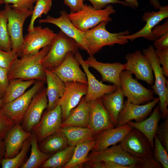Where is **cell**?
Here are the masks:
<instances>
[{"label":"cell","mask_w":168,"mask_h":168,"mask_svg":"<svg viewBox=\"0 0 168 168\" xmlns=\"http://www.w3.org/2000/svg\"><path fill=\"white\" fill-rule=\"evenodd\" d=\"M126 70L135 75L136 78L145 82L149 85L154 83L153 71L148 60L140 51L128 54L125 57Z\"/></svg>","instance_id":"14"},{"label":"cell","mask_w":168,"mask_h":168,"mask_svg":"<svg viewBox=\"0 0 168 168\" xmlns=\"http://www.w3.org/2000/svg\"><path fill=\"white\" fill-rule=\"evenodd\" d=\"M44 82L40 80L35 81L32 86L21 96L4 104L1 110L16 123L21 124L32 99L44 87Z\"/></svg>","instance_id":"9"},{"label":"cell","mask_w":168,"mask_h":168,"mask_svg":"<svg viewBox=\"0 0 168 168\" xmlns=\"http://www.w3.org/2000/svg\"><path fill=\"white\" fill-rule=\"evenodd\" d=\"M95 143V139H94L83 142L76 145L71 159L63 168L82 167L84 163L90 161L88 156L90 152L93 149Z\"/></svg>","instance_id":"30"},{"label":"cell","mask_w":168,"mask_h":168,"mask_svg":"<svg viewBox=\"0 0 168 168\" xmlns=\"http://www.w3.org/2000/svg\"><path fill=\"white\" fill-rule=\"evenodd\" d=\"M128 6L133 8L138 7L139 4L137 0H125Z\"/></svg>","instance_id":"52"},{"label":"cell","mask_w":168,"mask_h":168,"mask_svg":"<svg viewBox=\"0 0 168 168\" xmlns=\"http://www.w3.org/2000/svg\"><path fill=\"white\" fill-rule=\"evenodd\" d=\"M30 137L24 143L22 147L14 157L8 159L3 158L1 160V166L2 168H18L26 161L28 152L30 147Z\"/></svg>","instance_id":"35"},{"label":"cell","mask_w":168,"mask_h":168,"mask_svg":"<svg viewBox=\"0 0 168 168\" xmlns=\"http://www.w3.org/2000/svg\"><path fill=\"white\" fill-rule=\"evenodd\" d=\"M53 0H37L31 15L28 31L30 32L34 28L35 20L41 17L43 14H47L51 9Z\"/></svg>","instance_id":"37"},{"label":"cell","mask_w":168,"mask_h":168,"mask_svg":"<svg viewBox=\"0 0 168 168\" xmlns=\"http://www.w3.org/2000/svg\"><path fill=\"white\" fill-rule=\"evenodd\" d=\"M8 70L0 67V97L2 99L9 84Z\"/></svg>","instance_id":"45"},{"label":"cell","mask_w":168,"mask_h":168,"mask_svg":"<svg viewBox=\"0 0 168 168\" xmlns=\"http://www.w3.org/2000/svg\"><path fill=\"white\" fill-rule=\"evenodd\" d=\"M155 52L159 59L160 64L162 66L164 75L168 77V48L156 49Z\"/></svg>","instance_id":"43"},{"label":"cell","mask_w":168,"mask_h":168,"mask_svg":"<svg viewBox=\"0 0 168 168\" xmlns=\"http://www.w3.org/2000/svg\"><path fill=\"white\" fill-rule=\"evenodd\" d=\"M154 45L156 49L168 48V34L156 40Z\"/></svg>","instance_id":"49"},{"label":"cell","mask_w":168,"mask_h":168,"mask_svg":"<svg viewBox=\"0 0 168 168\" xmlns=\"http://www.w3.org/2000/svg\"><path fill=\"white\" fill-rule=\"evenodd\" d=\"M159 101V98L157 97L147 103L140 105L133 104L127 100L119 115L117 127L126 124L132 120L139 122L145 119Z\"/></svg>","instance_id":"19"},{"label":"cell","mask_w":168,"mask_h":168,"mask_svg":"<svg viewBox=\"0 0 168 168\" xmlns=\"http://www.w3.org/2000/svg\"><path fill=\"white\" fill-rule=\"evenodd\" d=\"M7 19L4 10L0 11V49L10 52L12 45L7 26Z\"/></svg>","instance_id":"36"},{"label":"cell","mask_w":168,"mask_h":168,"mask_svg":"<svg viewBox=\"0 0 168 168\" xmlns=\"http://www.w3.org/2000/svg\"><path fill=\"white\" fill-rule=\"evenodd\" d=\"M35 80H23L16 79L9 80V84L2 98L3 104L9 102L23 95L35 82Z\"/></svg>","instance_id":"32"},{"label":"cell","mask_w":168,"mask_h":168,"mask_svg":"<svg viewBox=\"0 0 168 168\" xmlns=\"http://www.w3.org/2000/svg\"><path fill=\"white\" fill-rule=\"evenodd\" d=\"M52 71L64 83L75 81L87 84L86 75L72 52H68L62 63Z\"/></svg>","instance_id":"20"},{"label":"cell","mask_w":168,"mask_h":168,"mask_svg":"<svg viewBox=\"0 0 168 168\" xmlns=\"http://www.w3.org/2000/svg\"><path fill=\"white\" fill-rule=\"evenodd\" d=\"M7 19V26L12 45V50L21 57L24 43L23 27L24 22L32 14L33 11L20 10L5 4L4 10Z\"/></svg>","instance_id":"6"},{"label":"cell","mask_w":168,"mask_h":168,"mask_svg":"<svg viewBox=\"0 0 168 168\" xmlns=\"http://www.w3.org/2000/svg\"><path fill=\"white\" fill-rule=\"evenodd\" d=\"M85 61L89 67L94 68L100 73L103 81L112 83L117 88L121 87L119 77L121 72L126 70L124 64L119 62H101L97 60L93 56H89Z\"/></svg>","instance_id":"22"},{"label":"cell","mask_w":168,"mask_h":168,"mask_svg":"<svg viewBox=\"0 0 168 168\" xmlns=\"http://www.w3.org/2000/svg\"><path fill=\"white\" fill-rule=\"evenodd\" d=\"M5 4H12V7L20 10L33 11L37 0H2Z\"/></svg>","instance_id":"41"},{"label":"cell","mask_w":168,"mask_h":168,"mask_svg":"<svg viewBox=\"0 0 168 168\" xmlns=\"http://www.w3.org/2000/svg\"><path fill=\"white\" fill-rule=\"evenodd\" d=\"M132 75L126 70L122 71L120 75L121 87L127 100L133 104L141 105L153 100L155 98L153 90L145 87L134 78Z\"/></svg>","instance_id":"7"},{"label":"cell","mask_w":168,"mask_h":168,"mask_svg":"<svg viewBox=\"0 0 168 168\" xmlns=\"http://www.w3.org/2000/svg\"><path fill=\"white\" fill-rule=\"evenodd\" d=\"M47 87L46 93L48 100L47 110L54 108L63 96L65 90V83L53 72L44 68Z\"/></svg>","instance_id":"25"},{"label":"cell","mask_w":168,"mask_h":168,"mask_svg":"<svg viewBox=\"0 0 168 168\" xmlns=\"http://www.w3.org/2000/svg\"><path fill=\"white\" fill-rule=\"evenodd\" d=\"M150 2L155 9H159L161 6L158 0H150Z\"/></svg>","instance_id":"53"},{"label":"cell","mask_w":168,"mask_h":168,"mask_svg":"<svg viewBox=\"0 0 168 168\" xmlns=\"http://www.w3.org/2000/svg\"><path fill=\"white\" fill-rule=\"evenodd\" d=\"M74 56L83 69L87 78V91L85 98L88 102L100 98L105 94L115 91L117 87L114 85H107L97 80L89 71L88 64L80 53L78 52Z\"/></svg>","instance_id":"18"},{"label":"cell","mask_w":168,"mask_h":168,"mask_svg":"<svg viewBox=\"0 0 168 168\" xmlns=\"http://www.w3.org/2000/svg\"><path fill=\"white\" fill-rule=\"evenodd\" d=\"M60 132L65 137L68 144L75 147L88 140L95 139L96 136L88 127L68 126L61 128Z\"/></svg>","instance_id":"29"},{"label":"cell","mask_w":168,"mask_h":168,"mask_svg":"<svg viewBox=\"0 0 168 168\" xmlns=\"http://www.w3.org/2000/svg\"><path fill=\"white\" fill-rule=\"evenodd\" d=\"M68 145L65 137L60 132L49 135L38 143L42 152L52 154L64 149Z\"/></svg>","instance_id":"33"},{"label":"cell","mask_w":168,"mask_h":168,"mask_svg":"<svg viewBox=\"0 0 168 168\" xmlns=\"http://www.w3.org/2000/svg\"><path fill=\"white\" fill-rule=\"evenodd\" d=\"M3 105V104L2 99L0 97V109L2 108Z\"/></svg>","instance_id":"54"},{"label":"cell","mask_w":168,"mask_h":168,"mask_svg":"<svg viewBox=\"0 0 168 168\" xmlns=\"http://www.w3.org/2000/svg\"><path fill=\"white\" fill-rule=\"evenodd\" d=\"M86 0L90 1L92 4V7L96 10L103 9L110 4L118 3L128 6L125 1L119 0H83L84 1Z\"/></svg>","instance_id":"44"},{"label":"cell","mask_w":168,"mask_h":168,"mask_svg":"<svg viewBox=\"0 0 168 168\" xmlns=\"http://www.w3.org/2000/svg\"><path fill=\"white\" fill-rule=\"evenodd\" d=\"M31 139V152L29 158L26 160L21 168H38L53 154L42 152L39 147L36 136L32 131Z\"/></svg>","instance_id":"31"},{"label":"cell","mask_w":168,"mask_h":168,"mask_svg":"<svg viewBox=\"0 0 168 168\" xmlns=\"http://www.w3.org/2000/svg\"><path fill=\"white\" fill-rule=\"evenodd\" d=\"M88 157L90 162L112 161L129 168H142L144 162L142 159L134 157L125 151L119 144L102 151H92Z\"/></svg>","instance_id":"8"},{"label":"cell","mask_w":168,"mask_h":168,"mask_svg":"<svg viewBox=\"0 0 168 168\" xmlns=\"http://www.w3.org/2000/svg\"><path fill=\"white\" fill-rule=\"evenodd\" d=\"M18 57L17 53L12 50L7 52L0 49V67L8 70Z\"/></svg>","instance_id":"39"},{"label":"cell","mask_w":168,"mask_h":168,"mask_svg":"<svg viewBox=\"0 0 168 168\" xmlns=\"http://www.w3.org/2000/svg\"><path fill=\"white\" fill-rule=\"evenodd\" d=\"M1 160L0 159V166L1 165Z\"/></svg>","instance_id":"56"},{"label":"cell","mask_w":168,"mask_h":168,"mask_svg":"<svg viewBox=\"0 0 168 168\" xmlns=\"http://www.w3.org/2000/svg\"><path fill=\"white\" fill-rule=\"evenodd\" d=\"M83 0H63L65 4L70 8L71 12H76L81 10L84 4Z\"/></svg>","instance_id":"47"},{"label":"cell","mask_w":168,"mask_h":168,"mask_svg":"<svg viewBox=\"0 0 168 168\" xmlns=\"http://www.w3.org/2000/svg\"><path fill=\"white\" fill-rule=\"evenodd\" d=\"M31 134V133L26 131L22 128L21 124L16 123L4 139L5 146L4 158H10L17 154L25 141L30 137Z\"/></svg>","instance_id":"24"},{"label":"cell","mask_w":168,"mask_h":168,"mask_svg":"<svg viewBox=\"0 0 168 168\" xmlns=\"http://www.w3.org/2000/svg\"><path fill=\"white\" fill-rule=\"evenodd\" d=\"M162 118L159 106H156L150 116L147 119L139 122L130 121L127 124L143 133L148 140L152 149L154 148L155 136L159 121Z\"/></svg>","instance_id":"26"},{"label":"cell","mask_w":168,"mask_h":168,"mask_svg":"<svg viewBox=\"0 0 168 168\" xmlns=\"http://www.w3.org/2000/svg\"><path fill=\"white\" fill-rule=\"evenodd\" d=\"M4 3L2 0H0V6L2 4Z\"/></svg>","instance_id":"55"},{"label":"cell","mask_w":168,"mask_h":168,"mask_svg":"<svg viewBox=\"0 0 168 168\" xmlns=\"http://www.w3.org/2000/svg\"><path fill=\"white\" fill-rule=\"evenodd\" d=\"M57 35L49 28L35 26L33 30L29 32L24 37L21 57L35 54L41 49L51 45Z\"/></svg>","instance_id":"11"},{"label":"cell","mask_w":168,"mask_h":168,"mask_svg":"<svg viewBox=\"0 0 168 168\" xmlns=\"http://www.w3.org/2000/svg\"><path fill=\"white\" fill-rule=\"evenodd\" d=\"M79 49L73 39L60 31L42 60L44 68L53 71L62 63L68 52H72L75 54L78 52Z\"/></svg>","instance_id":"5"},{"label":"cell","mask_w":168,"mask_h":168,"mask_svg":"<svg viewBox=\"0 0 168 168\" xmlns=\"http://www.w3.org/2000/svg\"><path fill=\"white\" fill-rule=\"evenodd\" d=\"M143 54L149 62L154 74V84L152 86L154 93L159 98V107L164 119L168 118V89L167 80L161 66L159 59L152 45L144 49Z\"/></svg>","instance_id":"4"},{"label":"cell","mask_w":168,"mask_h":168,"mask_svg":"<svg viewBox=\"0 0 168 168\" xmlns=\"http://www.w3.org/2000/svg\"><path fill=\"white\" fill-rule=\"evenodd\" d=\"M51 45L40 50L38 53L17 58L8 70L9 80L19 79L23 80H35L46 81L42 61L49 51Z\"/></svg>","instance_id":"1"},{"label":"cell","mask_w":168,"mask_h":168,"mask_svg":"<svg viewBox=\"0 0 168 168\" xmlns=\"http://www.w3.org/2000/svg\"><path fill=\"white\" fill-rule=\"evenodd\" d=\"M161 165L154 158L144 160L142 168H162Z\"/></svg>","instance_id":"50"},{"label":"cell","mask_w":168,"mask_h":168,"mask_svg":"<svg viewBox=\"0 0 168 168\" xmlns=\"http://www.w3.org/2000/svg\"><path fill=\"white\" fill-rule=\"evenodd\" d=\"M16 123L0 109V137L4 139L8 131Z\"/></svg>","instance_id":"42"},{"label":"cell","mask_w":168,"mask_h":168,"mask_svg":"<svg viewBox=\"0 0 168 168\" xmlns=\"http://www.w3.org/2000/svg\"><path fill=\"white\" fill-rule=\"evenodd\" d=\"M60 15L58 18L48 16L44 19L38 21L40 23H48L54 24L58 28L67 35L73 39L79 48L86 50L89 53L88 44L85 32L77 28L69 20L68 13L65 10L60 12Z\"/></svg>","instance_id":"13"},{"label":"cell","mask_w":168,"mask_h":168,"mask_svg":"<svg viewBox=\"0 0 168 168\" xmlns=\"http://www.w3.org/2000/svg\"><path fill=\"white\" fill-rule=\"evenodd\" d=\"M94 166L96 168H129L128 166L110 161L96 162Z\"/></svg>","instance_id":"48"},{"label":"cell","mask_w":168,"mask_h":168,"mask_svg":"<svg viewBox=\"0 0 168 168\" xmlns=\"http://www.w3.org/2000/svg\"><path fill=\"white\" fill-rule=\"evenodd\" d=\"M156 135L168 152V119L158 125Z\"/></svg>","instance_id":"40"},{"label":"cell","mask_w":168,"mask_h":168,"mask_svg":"<svg viewBox=\"0 0 168 168\" xmlns=\"http://www.w3.org/2000/svg\"><path fill=\"white\" fill-rule=\"evenodd\" d=\"M89 110V102L83 96L68 118L62 122L61 128L72 126L88 127Z\"/></svg>","instance_id":"28"},{"label":"cell","mask_w":168,"mask_h":168,"mask_svg":"<svg viewBox=\"0 0 168 168\" xmlns=\"http://www.w3.org/2000/svg\"><path fill=\"white\" fill-rule=\"evenodd\" d=\"M124 96L121 87L111 94H105L101 98L115 127L117 126L119 115L124 105Z\"/></svg>","instance_id":"27"},{"label":"cell","mask_w":168,"mask_h":168,"mask_svg":"<svg viewBox=\"0 0 168 168\" xmlns=\"http://www.w3.org/2000/svg\"><path fill=\"white\" fill-rule=\"evenodd\" d=\"M108 22L103 21L85 32L88 44L89 54L93 56L106 46H112L115 44L123 45L128 42V40L120 37L129 35L128 30L118 33H111L106 29Z\"/></svg>","instance_id":"2"},{"label":"cell","mask_w":168,"mask_h":168,"mask_svg":"<svg viewBox=\"0 0 168 168\" xmlns=\"http://www.w3.org/2000/svg\"><path fill=\"white\" fill-rule=\"evenodd\" d=\"M125 151L134 157L147 160L154 158L153 149L146 137L135 128L119 143Z\"/></svg>","instance_id":"10"},{"label":"cell","mask_w":168,"mask_h":168,"mask_svg":"<svg viewBox=\"0 0 168 168\" xmlns=\"http://www.w3.org/2000/svg\"><path fill=\"white\" fill-rule=\"evenodd\" d=\"M5 153V146L4 140L0 137V159L4 158Z\"/></svg>","instance_id":"51"},{"label":"cell","mask_w":168,"mask_h":168,"mask_svg":"<svg viewBox=\"0 0 168 168\" xmlns=\"http://www.w3.org/2000/svg\"><path fill=\"white\" fill-rule=\"evenodd\" d=\"M133 128L127 124L103 131L96 136L92 151H102L119 143Z\"/></svg>","instance_id":"23"},{"label":"cell","mask_w":168,"mask_h":168,"mask_svg":"<svg viewBox=\"0 0 168 168\" xmlns=\"http://www.w3.org/2000/svg\"><path fill=\"white\" fill-rule=\"evenodd\" d=\"M154 158L159 162L163 168H168V152L155 135L153 150Z\"/></svg>","instance_id":"38"},{"label":"cell","mask_w":168,"mask_h":168,"mask_svg":"<svg viewBox=\"0 0 168 168\" xmlns=\"http://www.w3.org/2000/svg\"><path fill=\"white\" fill-rule=\"evenodd\" d=\"M157 12H145L142 20L146 22L144 26L140 30L132 35L121 36L123 39L133 41L136 38L143 37L150 41L155 40L152 31L153 29L160 21L168 17V6H161Z\"/></svg>","instance_id":"21"},{"label":"cell","mask_w":168,"mask_h":168,"mask_svg":"<svg viewBox=\"0 0 168 168\" xmlns=\"http://www.w3.org/2000/svg\"><path fill=\"white\" fill-rule=\"evenodd\" d=\"M115 12L111 5L103 9L96 10L92 6L85 4L81 10L76 12H70L68 16L77 28L85 32L102 21H111L112 19L110 16Z\"/></svg>","instance_id":"3"},{"label":"cell","mask_w":168,"mask_h":168,"mask_svg":"<svg viewBox=\"0 0 168 168\" xmlns=\"http://www.w3.org/2000/svg\"><path fill=\"white\" fill-rule=\"evenodd\" d=\"M89 103L88 128L96 136L106 129L115 127L101 97Z\"/></svg>","instance_id":"17"},{"label":"cell","mask_w":168,"mask_h":168,"mask_svg":"<svg viewBox=\"0 0 168 168\" xmlns=\"http://www.w3.org/2000/svg\"><path fill=\"white\" fill-rule=\"evenodd\" d=\"M46 88H43L32 99L21 124L26 131L31 133L33 127L40 120L44 110L48 106Z\"/></svg>","instance_id":"16"},{"label":"cell","mask_w":168,"mask_h":168,"mask_svg":"<svg viewBox=\"0 0 168 168\" xmlns=\"http://www.w3.org/2000/svg\"><path fill=\"white\" fill-rule=\"evenodd\" d=\"M152 34L155 40L168 34V19L163 24L156 26L152 29Z\"/></svg>","instance_id":"46"},{"label":"cell","mask_w":168,"mask_h":168,"mask_svg":"<svg viewBox=\"0 0 168 168\" xmlns=\"http://www.w3.org/2000/svg\"><path fill=\"white\" fill-rule=\"evenodd\" d=\"M62 122L61 109L58 105L43 113L32 130L36 136L38 143L49 135L59 132Z\"/></svg>","instance_id":"12"},{"label":"cell","mask_w":168,"mask_h":168,"mask_svg":"<svg viewBox=\"0 0 168 168\" xmlns=\"http://www.w3.org/2000/svg\"><path fill=\"white\" fill-rule=\"evenodd\" d=\"M65 90L58 104L61 108L63 121L70 114L72 110L79 103L87 91V84L72 81L65 82Z\"/></svg>","instance_id":"15"},{"label":"cell","mask_w":168,"mask_h":168,"mask_svg":"<svg viewBox=\"0 0 168 168\" xmlns=\"http://www.w3.org/2000/svg\"><path fill=\"white\" fill-rule=\"evenodd\" d=\"M75 147L67 146L53 154L41 165L42 168H63L71 159Z\"/></svg>","instance_id":"34"}]
</instances>
